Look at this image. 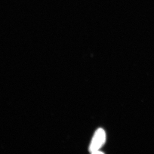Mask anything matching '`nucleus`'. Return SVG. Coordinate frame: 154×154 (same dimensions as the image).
Segmentation results:
<instances>
[{
    "instance_id": "2",
    "label": "nucleus",
    "mask_w": 154,
    "mask_h": 154,
    "mask_svg": "<svg viewBox=\"0 0 154 154\" xmlns=\"http://www.w3.org/2000/svg\"><path fill=\"white\" fill-rule=\"evenodd\" d=\"M92 154H103V152H100L99 151H97L94 152Z\"/></svg>"
},
{
    "instance_id": "1",
    "label": "nucleus",
    "mask_w": 154,
    "mask_h": 154,
    "mask_svg": "<svg viewBox=\"0 0 154 154\" xmlns=\"http://www.w3.org/2000/svg\"><path fill=\"white\" fill-rule=\"evenodd\" d=\"M106 140V134L104 129L99 128L94 134L91 141L89 150L92 153L99 151V149L103 146Z\"/></svg>"
}]
</instances>
